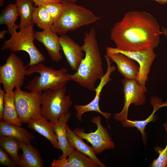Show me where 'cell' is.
I'll return each mask as SVG.
<instances>
[{"label":"cell","mask_w":167,"mask_h":167,"mask_svg":"<svg viewBox=\"0 0 167 167\" xmlns=\"http://www.w3.org/2000/svg\"><path fill=\"white\" fill-rule=\"evenodd\" d=\"M161 34L160 25L152 15L133 11L127 12L114 24L110 38L118 49L137 51L157 47Z\"/></svg>","instance_id":"1"},{"label":"cell","mask_w":167,"mask_h":167,"mask_svg":"<svg viewBox=\"0 0 167 167\" xmlns=\"http://www.w3.org/2000/svg\"><path fill=\"white\" fill-rule=\"evenodd\" d=\"M85 56L76 72L69 74L71 80L80 86L95 92V84L105 75L103 62L96 39L95 30L92 28L85 33L81 46Z\"/></svg>","instance_id":"2"},{"label":"cell","mask_w":167,"mask_h":167,"mask_svg":"<svg viewBox=\"0 0 167 167\" xmlns=\"http://www.w3.org/2000/svg\"><path fill=\"white\" fill-rule=\"evenodd\" d=\"M67 69L62 67L55 70L51 67H47L39 63L30 66L27 69L26 75L38 73L40 75L36 76L24 88L29 91L36 92L49 89L55 90L66 86L71 80Z\"/></svg>","instance_id":"3"},{"label":"cell","mask_w":167,"mask_h":167,"mask_svg":"<svg viewBox=\"0 0 167 167\" xmlns=\"http://www.w3.org/2000/svg\"><path fill=\"white\" fill-rule=\"evenodd\" d=\"M62 3L63 9L61 15L51 28L59 35L95 22L101 18L95 15L90 10L75 3L62 0Z\"/></svg>","instance_id":"4"},{"label":"cell","mask_w":167,"mask_h":167,"mask_svg":"<svg viewBox=\"0 0 167 167\" xmlns=\"http://www.w3.org/2000/svg\"><path fill=\"white\" fill-rule=\"evenodd\" d=\"M34 24L20 28V31H14L11 34L9 39L3 43L2 50H9L13 52L24 51L30 57V62L27 67L45 60L44 56L36 48L34 43L35 39Z\"/></svg>","instance_id":"5"},{"label":"cell","mask_w":167,"mask_h":167,"mask_svg":"<svg viewBox=\"0 0 167 167\" xmlns=\"http://www.w3.org/2000/svg\"><path fill=\"white\" fill-rule=\"evenodd\" d=\"M66 86L55 90L42 91L41 114L54 124L65 115L73 104L70 95H66Z\"/></svg>","instance_id":"6"},{"label":"cell","mask_w":167,"mask_h":167,"mask_svg":"<svg viewBox=\"0 0 167 167\" xmlns=\"http://www.w3.org/2000/svg\"><path fill=\"white\" fill-rule=\"evenodd\" d=\"M42 92H26L20 87L14 91V101L19 120L28 123L41 116V108Z\"/></svg>","instance_id":"7"},{"label":"cell","mask_w":167,"mask_h":167,"mask_svg":"<svg viewBox=\"0 0 167 167\" xmlns=\"http://www.w3.org/2000/svg\"><path fill=\"white\" fill-rule=\"evenodd\" d=\"M27 68L22 59L15 54L9 56L5 64L0 66V83L5 92L23 85Z\"/></svg>","instance_id":"8"},{"label":"cell","mask_w":167,"mask_h":167,"mask_svg":"<svg viewBox=\"0 0 167 167\" xmlns=\"http://www.w3.org/2000/svg\"><path fill=\"white\" fill-rule=\"evenodd\" d=\"M91 121L97 125V129L95 132L86 133L83 129L79 128L74 129L73 131L82 139L91 143L96 155L101 154L105 150L114 148V143L108 131L101 124V116L93 117Z\"/></svg>","instance_id":"9"},{"label":"cell","mask_w":167,"mask_h":167,"mask_svg":"<svg viewBox=\"0 0 167 167\" xmlns=\"http://www.w3.org/2000/svg\"><path fill=\"white\" fill-rule=\"evenodd\" d=\"M124 94V105L122 111L116 113L114 118L119 122H122L127 119L128 110L130 105L134 104L135 105H140L145 101V93L146 88L142 87L136 79L126 78L122 81Z\"/></svg>","instance_id":"10"},{"label":"cell","mask_w":167,"mask_h":167,"mask_svg":"<svg viewBox=\"0 0 167 167\" xmlns=\"http://www.w3.org/2000/svg\"><path fill=\"white\" fill-rule=\"evenodd\" d=\"M106 50L113 53H119L137 62L139 64V72L136 80L142 87L146 88V84L148 80L152 63L156 57L154 49H148L137 51H124L116 48L107 47Z\"/></svg>","instance_id":"11"},{"label":"cell","mask_w":167,"mask_h":167,"mask_svg":"<svg viewBox=\"0 0 167 167\" xmlns=\"http://www.w3.org/2000/svg\"><path fill=\"white\" fill-rule=\"evenodd\" d=\"M107 66L106 72L101 79L100 82L95 89L96 95L94 99L89 103L84 105H75V109L77 112L76 117L80 122L82 120V115L87 112L95 111L103 115L106 119H109L111 113L104 112L101 111L99 108V102L102 90L104 87L108 82L111 80L110 78L111 73L116 70L114 66H111V62L110 58L107 55L105 56Z\"/></svg>","instance_id":"12"},{"label":"cell","mask_w":167,"mask_h":167,"mask_svg":"<svg viewBox=\"0 0 167 167\" xmlns=\"http://www.w3.org/2000/svg\"><path fill=\"white\" fill-rule=\"evenodd\" d=\"M59 40L68 64L72 70L76 71L83 58L81 46L66 34L61 35Z\"/></svg>","instance_id":"13"},{"label":"cell","mask_w":167,"mask_h":167,"mask_svg":"<svg viewBox=\"0 0 167 167\" xmlns=\"http://www.w3.org/2000/svg\"><path fill=\"white\" fill-rule=\"evenodd\" d=\"M35 36V39L43 44L53 61L58 62L62 59V49L57 33L49 28L36 32Z\"/></svg>","instance_id":"14"},{"label":"cell","mask_w":167,"mask_h":167,"mask_svg":"<svg viewBox=\"0 0 167 167\" xmlns=\"http://www.w3.org/2000/svg\"><path fill=\"white\" fill-rule=\"evenodd\" d=\"M106 55L117 65L118 70L125 78L136 79L139 74V66L134 60L119 53L106 50Z\"/></svg>","instance_id":"15"},{"label":"cell","mask_w":167,"mask_h":167,"mask_svg":"<svg viewBox=\"0 0 167 167\" xmlns=\"http://www.w3.org/2000/svg\"><path fill=\"white\" fill-rule=\"evenodd\" d=\"M71 116L69 112L65 115L59 118L54 125V131L60 149L62 153L59 158L66 157L72 152L75 148L70 144L68 140L66 128V123Z\"/></svg>","instance_id":"16"},{"label":"cell","mask_w":167,"mask_h":167,"mask_svg":"<svg viewBox=\"0 0 167 167\" xmlns=\"http://www.w3.org/2000/svg\"><path fill=\"white\" fill-rule=\"evenodd\" d=\"M28 124V128L45 137L54 148L60 149L54 131V124L41 115L39 118L30 121Z\"/></svg>","instance_id":"17"},{"label":"cell","mask_w":167,"mask_h":167,"mask_svg":"<svg viewBox=\"0 0 167 167\" xmlns=\"http://www.w3.org/2000/svg\"><path fill=\"white\" fill-rule=\"evenodd\" d=\"M22 154L17 166L20 167H42L43 160L38 150L31 143H20Z\"/></svg>","instance_id":"18"},{"label":"cell","mask_w":167,"mask_h":167,"mask_svg":"<svg viewBox=\"0 0 167 167\" xmlns=\"http://www.w3.org/2000/svg\"><path fill=\"white\" fill-rule=\"evenodd\" d=\"M0 134L2 136L13 137L20 143L26 144L31 143L35 139L34 135L27 129L3 120L0 122Z\"/></svg>","instance_id":"19"},{"label":"cell","mask_w":167,"mask_h":167,"mask_svg":"<svg viewBox=\"0 0 167 167\" xmlns=\"http://www.w3.org/2000/svg\"><path fill=\"white\" fill-rule=\"evenodd\" d=\"M150 104L153 107V110L151 114L147 118L142 120L132 121L127 118L121 122V124L125 127H135L139 131L142 135L143 141H145L146 135L145 132L146 127L148 124L155 120V114L159 109L166 106L161 99L158 96H152L150 101Z\"/></svg>","instance_id":"20"},{"label":"cell","mask_w":167,"mask_h":167,"mask_svg":"<svg viewBox=\"0 0 167 167\" xmlns=\"http://www.w3.org/2000/svg\"><path fill=\"white\" fill-rule=\"evenodd\" d=\"M66 128L68 140L72 147L91 158L98 163L100 167H106L97 157L92 147L84 142L83 139L72 131L67 124Z\"/></svg>","instance_id":"21"},{"label":"cell","mask_w":167,"mask_h":167,"mask_svg":"<svg viewBox=\"0 0 167 167\" xmlns=\"http://www.w3.org/2000/svg\"><path fill=\"white\" fill-rule=\"evenodd\" d=\"M2 119L7 122L19 126H22L16 109L13 90L5 92Z\"/></svg>","instance_id":"22"},{"label":"cell","mask_w":167,"mask_h":167,"mask_svg":"<svg viewBox=\"0 0 167 167\" xmlns=\"http://www.w3.org/2000/svg\"><path fill=\"white\" fill-rule=\"evenodd\" d=\"M18 16L15 3L8 5L1 14L0 24L6 25L8 28V32L10 34L19 28V25L15 24Z\"/></svg>","instance_id":"23"},{"label":"cell","mask_w":167,"mask_h":167,"mask_svg":"<svg viewBox=\"0 0 167 167\" xmlns=\"http://www.w3.org/2000/svg\"><path fill=\"white\" fill-rule=\"evenodd\" d=\"M33 3L32 0H16L15 4L20 18L19 28L33 24L32 18L35 8Z\"/></svg>","instance_id":"24"},{"label":"cell","mask_w":167,"mask_h":167,"mask_svg":"<svg viewBox=\"0 0 167 167\" xmlns=\"http://www.w3.org/2000/svg\"><path fill=\"white\" fill-rule=\"evenodd\" d=\"M32 22L43 30L51 28L54 24L50 15L42 6L35 7Z\"/></svg>","instance_id":"25"},{"label":"cell","mask_w":167,"mask_h":167,"mask_svg":"<svg viewBox=\"0 0 167 167\" xmlns=\"http://www.w3.org/2000/svg\"><path fill=\"white\" fill-rule=\"evenodd\" d=\"M0 146L10 156L17 166L19 158L18 152L21 149L20 142L13 137L0 135Z\"/></svg>","instance_id":"26"},{"label":"cell","mask_w":167,"mask_h":167,"mask_svg":"<svg viewBox=\"0 0 167 167\" xmlns=\"http://www.w3.org/2000/svg\"><path fill=\"white\" fill-rule=\"evenodd\" d=\"M67 159L74 167H100L91 158L76 150L70 154Z\"/></svg>","instance_id":"27"},{"label":"cell","mask_w":167,"mask_h":167,"mask_svg":"<svg viewBox=\"0 0 167 167\" xmlns=\"http://www.w3.org/2000/svg\"><path fill=\"white\" fill-rule=\"evenodd\" d=\"M167 133V143L165 149L156 147L155 148L156 152L159 154L158 158L153 160L150 165L151 167H167V122L163 124Z\"/></svg>","instance_id":"28"},{"label":"cell","mask_w":167,"mask_h":167,"mask_svg":"<svg viewBox=\"0 0 167 167\" xmlns=\"http://www.w3.org/2000/svg\"><path fill=\"white\" fill-rule=\"evenodd\" d=\"M42 6L48 12L54 24L58 20L62 13L63 6L61 2H48Z\"/></svg>","instance_id":"29"},{"label":"cell","mask_w":167,"mask_h":167,"mask_svg":"<svg viewBox=\"0 0 167 167\" xmlns=\"http://www.w3.org/2000/svg\"><path fill=\"white\" fill-rule=\"evenodd\" d=\"M0 164L8 167H15L17 166L8 154L1 147L0 148Z\"/></svg>","instance_id":"30"},{"label":"cell","mask_w":167,"mask_h":167,"mask_svg":"<svg viewBox=\"0 0 167 167\" xmlns=\"http://www.w3.org/2000/svg\"><path fill=\"white\" fill-rule=\"evenodd\" d=\"M52 167H74L66 157L59 160L54 159L51 164Z\"/></svg>","instance_id":"31"},{"label":"cell","mask_w":167,"mask_h":167,"mask_svg":"<svg viewBox=\"0 0 167 167\" xmlns=\"http://www.w3.org/2000/svg\"><path fill=\"white\" fill-rule=\"evenodd\" d=\"M5 92L0 88V120H3V115L4 105V97Z\"/></svg>","instance_id":"32"},{"label":"cell","mask_w":167,"mask_h":167,"mask_svg":"<svg viewBox=\"0 0 167 167\" xmlns=\"http://www.w3.org/2000/svg\"><path fill=\"white\" fill-rule=\"evenodd\" d=\"M34 2L35 7L42 6L44 3L48 2H61L62 0H32Z\"/></svg>","instance_id":"33"},{"label":"cell","mask_w":167,"mask_h":167,"mask_svg":"<svg viewBox=\"0 0 167 167\" xmlns=\"http://www.w3.org/2000/svg\"><path fill=\"white\" fill-rule=\"evenodd\" d=\"M161 29V34L165 35L167 39V28L162 27Z\"/></svg>","instance_id":"34"},{"label":"cell","mask_w":167,"mask_h":167,"mask_svg":"<svg viewBox=\"0 0 167 167\" xmlns=\"http://www.w3.org/2000/svg\"><path fill=\"white\" fill-rule=\"evenodd\" d=\"M7 32H8V30H3L1 31L0 32V39H3L5 36V33Z\"/></svg>","instance_id":"35"},{"label":"cell","mask_w":167,"mask_h":167,"mask_svg":"<svg viewBox=\"0 0 167 167\" xmlns=\"http://www.w3.org/2000/svg\"><path fill=\"white\" fill-rule=\"evenodd\" d=\"M161 4H164L167 3V0H154Z\"/></svg>","instance_id":"36"},{"label":"cell","mask_w":167,"mask_h":167,"mask_svg":"<svg viewBox=\"0 0 167 167\" xmlns=\"http://www.w3.org/2000/svg\"><path fill=\"white\" fill-rule=\"evenodd\" d=\"M63 1H64L68 2L70 3H75L77 0H62Z\"/></svg>","instance_id":"37"},{"label":"cell","mask_w":167,"mask_h":167,"mask_svg":"<svg viewBox=\"0 0 167 167\" xmlns=\"http://www.w3.org/2000/svg\"><path fill=\"white\" fill-rule=\"evenodd\" d=\"M4 4V0H0V6H2Z\"/></svg>","instance_id":"38"},{"label":"cell","mask_w":167,"mask_h":167,"mask_svg":"<svg viewBox=\"0 0 167 167\" xmlns=\"http://www.w3.org/2000/svg\"><path fill=\"white\" fill-rule=\"evenodd\" d=\"M165 104L166 105V106H167V100L164 102Z\"/></svg>","instance_id":"39"}]
</instances>
